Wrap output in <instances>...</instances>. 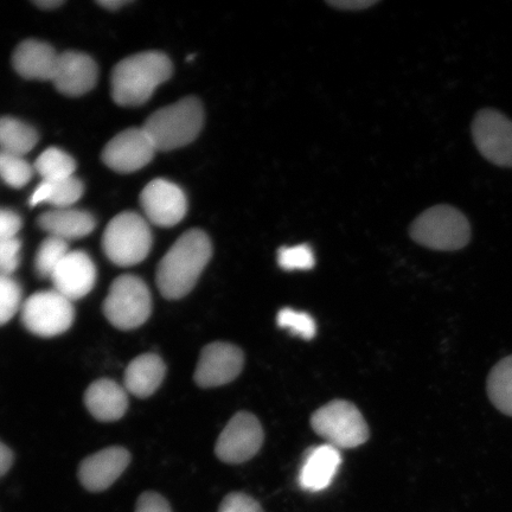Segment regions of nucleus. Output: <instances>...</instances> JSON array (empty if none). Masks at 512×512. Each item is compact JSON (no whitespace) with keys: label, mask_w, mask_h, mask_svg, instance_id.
Segmentation results:
<instances>
[{"label":"nucleus","mask_w":512,"mask_h":512,"mask_svg":"<svg viewBox=\"0 0 512 512\" xmlns=\"http://www.w3.org/2000/svg\"><path fill=\"white\" fill-rule=\"evenodd\" d=\"M213 256L209 236L201 229L184 233L157 268V286L162 296L169 300L182 299L194 290L204 268Z\"/></svg>","instance_id":"nucleus-1"},{"label":"nucleus","mask_w":512,"mask_h":512,"mask_svg":"<svg viewBox=\"0 0 512 512\" xmlns=\"http://www.w3.org/2000/svg\"><path fill=\"white\" fill-rule=\"evenodd\" d=\"M171 75L172 63L165 54L145 51L132 55L120 61L113 69L112 98L120 106H142Z\"/></svg>","instance_id":"nucleus-2"},{"label":"nucleus","mask_w":512,"mask_h":512,"mask_svg":"<svg viewBox=\"0 0 512 512\" xmlns=\"http://www.w3.org/2000/svg\"><path fill=\"white\" fill-rule=\"evenodd\" d=\"M203 124L201 101L189 96L160 108L145 121L143 128L157 151H171L194 142Z\"/></svg>","instance_id":"nucleus-3"},{"label":"nucleus","mask_w":512,"mask_h":512,"mask_svg":"<svg viewBox=\"0 0 512 512\" xmlns=\"http://www.w3.org/2000/svg\"><path fill=\"white\" fill-rule=\"evenodd\" d=\"M409 233L421 246L434 251L454 252L469 245L471 224L459 209L440 204L416 217Z\"/></svg>","instance_id":"nucleus-4"},{"label":"nucleus","mask_w":512,"mask_h":512,"mask_svg":"<svg viewBox=\"0 0 512 512\" xmlns=\"http://www.w3.org/2000/svg\"><path fill=\"white\" fill-rule=\"evenodd\" d=\"M152 243L149 222L132 211L115 216L102 236V248L107 258L119 267L143 262L151 252Z\"/></svg>","instance_id":"nucleus-5"},{"label":"nucleus","mask_w":512,"mask_h":512,"mask_svg":"<svg viewBox=\"0 0 512 512\" xmlns=\"http://www.w3.org/2000/svg\"><path fill=\"white\" fill-rule=\"evenodd\" d=\"M152 312L149 287L137 275L124 274L115 279L104 302L108 322L119 330H134L144 325Z\"/></svg>","instance_id":"nucleus-6"},{"label":"nucleus","mask_w":512,"mask_h":512,"mask_svg":"<svg viewBox=\"0 0 512 512\" xmlns=\"http://www.w3.org/2000/svg\"><path fill=\"white\" fill-rule=\"evenodd\" d=\"M311 426L320 437L338 450L367 443L369 427L358 408L349 401L335 400L317 409Z\"/></svg>","instance_id":"nucleus-7"},{"label":"nucleus","mask_w":512,"mask_h":512,"mask_svg":"<svg viewBox=\"0 0 512 512\" xmlns=\"http://www.w3.org/2000/svg\"><path fill=\"white\" fill-rule=\"evenodd\" d=\"M25 329L38 337L51 338L64 334L73 325L75 310L72 300L50 290L32 294L22 305Z\"/></svg>","instance_id":"nucleus-8"},{"label":"nucleus","mask_w":512,"mask_h":512,"mask_svg":"<svg viewBox=\"0 0 512 512\" xmlns=\"http://www.w3.org/2000/svg\"><path fill=\"white\" fill-rule=\"evenodd\" d=\"M473 142L485 159L512 168V121L494 108H484L472 123Z\"/></svg>","instance_id":"nucleus-9"},{"label":"nucleus","mask_w":512,"mask_h":512,"mask_svg":"<svg viewBox=\"0 0 512 512\" xmlns=\"http://www.w3.org/2000/svg\"><path fill=\"white\" fill-rule=\"evenodd\" d=\"M264 444V430L258 418L247 412L235 414L216 441V457L223 463L248 462Z\"/></svg>","instance_id":"nucleus-10"},{"label":"nucleus","mask_w":512,"mask_h":512,"mask_svg":"<svg viewBox=\"0 0 512 512\" xmlns=\"http://www.w3.org/2000/svg\"><path fill=\"white\" fill-rule=\"evenodd\" d=\"M157 152L144 128H130L120 132L105 146L102 160L119 174H132L145 168Z\"/></svg>","instance_id":"nucleus-11"},{"label":"nucleus","mask_w":512,"mask_h":512,"mask_svg":"<svg viewBox=\"0 0 512 512\" xmlns=\"http://www.w3.org/2000/svg\"><path fill=\"white\" fill-rule=\"evenodd\" d=\"M245 356L234 344L215 342L201 352L195 370V382L202 388H215L230 383L241 374Z\"/></svg>","instance_id":"nucleus-12"},{"label":"nucleus","mask_w":512,"mask_h":512,"mask_svg":"<svg viewBox=\"0 0 512 512\" xmlns=\"http://www.w3.org/2000/svg\"><path fill=\"white\" fill-rule=\"evenodd\" d=\"M140 204L147 220L159 227H174L188 211L187 196L175 183L158 178L146 185Z\"/></svg>","instance_id":"nucleus-13"},{"label":"nucleus","mask_w":512,"mask_h":512,"mask_svg":"<svg viewBox=\"0 0 512 512\" xmlns=\"http://www.w3.org/2000/svg\"><path fill=\"white\" fill-rule=\"evenodd\" d=\"M131 463V454L123 447H108L83 460L79 479L91 492L105 491L123 475Z\"/></svg>","instance_id":"nucleus-14"},{"label":"nucleus","mask_w":512,"mask_h":512,"mask_svg":"<svg viewBox=\"0 0 512 512\" xmlns=\"http://www.w3.org/2000/svg\"><path fill=\"white\" fill-rule=\"evenodd\" d=\"M50 279L53 281L55 291L75 302L93 290L96 283V267L87 253L69 252Z\"/></svg>","instance_id":"nucleus-15"},{"label":"nucleus","mask_w":512,"mask_h":512,"mask_svg":"<svg viewBox=\"0 0 512 512\" xmlns=\"http://www.w3.org/2000/svg\"><path fill=\"white\" fill-rule=\"evenodd\" d=\"M98 75V66L91 56L79 51H67L60 55L51 82L64 95L80 96L92 91Z\"/></svg>","instance_id":"nucleus-16"},{"label":"nucleus","mask_w":512,"mask_h":512,"mask_svg":"<svg viewBox=\"0 0 512 512\" xmlns=\"http://www.w3.org/2000/svg\"><path fill=\"white\" fill-rule=\"evenodd\" d=\"M342 464L338 448L325 444L306 453L299 472V485L305 491L320 492L328 489Z\"/></svg>","instance_id":"nucleus-17"},{"label":"nucleus","mask_w":512,"mask_h":512,"mask_svg":"<svg viewBox=\"0 0 512 512\" xmlns=\"http://www.w3.org/2000/svg\"><path fill=\"white\" fill-rule=\"evenodd\" d=\"M59 57L49 44L28 40L16 48L12 64L24 79L53 81Z\"/></svg>","instance_id":"nucleus-18"},{"label":"nucleus","mask_w":512,"mask_h":512,"mask_svg":"<svg viewBox=\"0 0 512 512\" xmlns=\"http://www.w3.org/2000/svg\"><path fill=\"white\" fill-rule=\"evenodd\" d=\"M86 407L96 420L117 421L128 408V393L125 387L110 379H100L88 387L85 394Z\"/></svg>","instance_id":"nucleus-19"},{"label":"nucleus","mask_w":512,"mask_h":512,"mask_svg":"<svg viewBox=\"0 0 512 512\" xmlns=\"http://www.w3.org/2000/svg\"><path fill=\"white\" fill-rule=\"evenodd\" d=\"M38 224L49 236L64 241L79 240L92 234L95 220L87 211L61 208L46 211L38 217Z\"/></svg>","instance_id":"nucleus-20"},{"label":"nucleus","mask_w":512,"mask_h":512,"mask_svg":"<svg viewBox=\"0 0 512 512\" xmlns=\"http://www.w3.org/2000/svg\"><path fill=\"white\" fill-rule=\"evenodd\" d=\"M166 374L165 363L156 354H144L128 364L125 371V389L137 398L146 399L157 392Z\"/></svg>","instance_id":"nucleus-21"},{"label":"nucleus","mask_w":512,"mask_h":512,"mask_svg":"<svg viewBox=\"0 0 512 512\" xmlns=\"http://www.w3.org/2000/svg\"><path fill=\"white\" fill-rule=\"evenodd\" d=\"M83 191L82 182L74 176L60 181H43L32 194L30 204L32 207L48 203L55 209L70 208L80 200Z\"/></svg>","instance_id":"nucleus-22"},{"label":"nucleus","mask_w":512,"mask_h":512,"mask_svg":"<svg viewBox=\"0 0 512 512\" xmlns=\"http://www.w3.org/2000/svg\"><path fill=\"white\" fill-rule=\"evenodd\" d=\"M37 142L34 127L15 118H0V151L24 157L34 150Z\"/></svg>","instance_id":"nucleus-23"},{"label":"nucleus","mask_w":512,"mask_h":512,"mask_svg":"<svg viewBox=\"0 0 512 512\" xmlns=\"http://www.w3.org/2000/svg\"><path fill=\"white\" fill-rule=\"evenodd\" d=\"M488 394L499 412L512 416V355L492 369L488 379Z\"/></svg>","instance_id":"nucleus-24"},{"label":"nucleus","mask_w":512,"mask_h":512,"mask_svg":"<svg viewBox=\"0 0 512 512\" xmlns=\"http://www.w3.org/2000/svg\"><path fill=\"white\" fill-rule=\"evenodd\" d=\"M75 169V160L57 147L43 151L35 162V171L40 174L43 181H60L73 177Z\"/></svg>","instance_id":"nucleus-25"},{"label":"nucleus","mask_w":512,"mask_h":512,"mask_svg":"<svg viewBox=\"0 0 512 512\" xmlns=\"http://www.w3.org/2000/svg\"><path fill=\"white\" fill-rule=\"evenodd\" d=\"M69 252L67 241L55 238V236H48L36 253L35 270L37 274L42 278H51L57 266Z\"/></svg>","instance_id":"nucleus-26"},{"label":"nucleus","mask_w":512,"mask_h":512,"mask_svg":"<svg viewBox=\"0 0 512 512\" xmlns=\"http://www.w3.org/2000/svg\"><path fill=\"white\" fill-rule=\"evenodd\" d=\"M34 175V169L24 157L0 151V178L11 188L21 189Z\"/></svg>","instance_id":"nucleus-27"},{"label":"nucleus","mask_w":512,"mask_h":512,"mask_svg":"<svg viewBox=\"0 0 512 512\" xmlns=\"http://www.w3.org/2000/svg\"><path fill=\"white\" fill-rule=\"evenodd\" d=\"M277 323L281 329H286L292 335L303 338L305 341H311L316 336L317 325L309 313L285 307L279 311Z\"/></svg>","instance_id":"nucleus-28"},{"label":"nucleus","mask_w":512,"mask_h":512,"mask_svg":"<svg viewBox=\"0 0 512 512\" xmlns=\"http://www.w3.org/2000/svg\"><path fill=\"white\" fill-rule=\"evenodd\" d=\"M22 305L21 286L14 278L0 274V326L9 323Z\"/></svg>","instance_id":"nucleus-29"},{"label":"nucleus","mask_w":512,"mask_h":512,"mask_svg":"<svg viewBox=\"0 0 512 512\" xmlns=\"http://www.w3.org/2000/svg\"><path fill=\"white\" fill-rule=\"evenodd\" d=\"M278 264L285 271H309L315 267V254L307 245L284 247L278 253Z\"/></svg>","instance_id":"nucleus-30"},{"label":"nucleus","mask_w":512,"mask_h":512,"mask_svg":"<svg viewBox=\"0 0 512 512\" xmlns=\"http://www.w3.org/2000/svg\"><path fill=\"white\" fill-rule=\"evenodd\" d=\"M22 242L18 238L0 241V274L11 277L21 262Z\"/></svg>","instance_id":"nucleus-31"},{"label":"nucleus","mask_w":512,"mask_h":512,"mask_svg":"<svg viewBox=\"0 0 512 512\" xmlns=\"http://www.w3.org/2000/svg\"><path fill=\"white\" fill-rule=\"evenodd\" d=\"M219 512H264L260 503L243 492H232L224 497Z\"/></svg>","instance_id":"nucleus-32"},{"label":"nucleus","mask_w":512,"mask_h":512,"mask_svg":"<svg viewBox=\"0 0 512 512\" xmlns=\"http://www.w3.org/2000/svg\"><path fill=\"white\" fill-rule=\"evenodd\" d=\"M22 229L21 216L9 209H0V241L17 238Z\"/></svg>","instance_id":"nucleus-33"},{"label":"nucleus","mask_w":512,"mask_h":512,"mask_svg":"<svg viewBox=\"0 0 512 512\" xmlns=\"http://www.w3.org/2000/svg\"><path fill=\"white\" fill-rule=\"evenodd\" d=\"M136 512H174L166 499L157 492L147 491L140 495Z\"/></svg>","instance_id":"nucleus-34"},{"label":"nucleus","mask_w":512,"mask_h":512,"mask_svg":"<svg viewBox=\"0 0 512 512\" xmlns=\"http://www.w3.org/2000/svg\"><path fill=\"white\" fill-rule=\"evenodd\" d=\"M328 4L344 11H360L377 4V0H337V2H328Z\"/></svg>","instance_id":"nucleus-35"},{"label":"nucleus","mask_w":512,"mask_h":512,"mask_svg":"<svg viewBox=\"0 0 512 512\" xmlns=\"http://www.w3.org/2000/svg\"><path fill=\"white\" fill-rule=\"evenodd\" d=\"M14 464V453L0 441V477L6 475Z\"/></svg>","instance_id":"nucleus-36"},{"label":"nucleus","mask_w":512,"mask_h":512,"mask_svg":"<svg viewBox=\"0 0 512 512\" xmlns=\"http://www.w3.org/2000/svg\"><path fill=\"white\" fill-rule=\"evenodd\" d=\"M128 0H101L98 4L107 10L117 11L120 8H123L126 4H130Z\"/></svg>","instance_id":"nucleus-37"},{"label":"nucleus","mask_w":512,"mask_h":512,"mask_svg":"<svg viewBox=\"0 0 512 512\" xmlns=\"http://www.w3.org/2000/svg\"><path fill=\"white\" fill-rule=\"evenodd\" d=\"M34 4L43 10H54L60 8L64 2H62V0H38V2H34Z\"/></svg>","instance_id":"nucleus-38"}]
</instances>
